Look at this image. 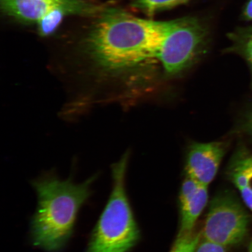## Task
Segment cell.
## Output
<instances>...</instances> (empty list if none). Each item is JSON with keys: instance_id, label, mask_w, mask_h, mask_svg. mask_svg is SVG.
Returning a JSON list of instances; mask_svg holds the SVG:
<instances>
[{"instance_id": "obj_1", "label": "cell", "mask_w": 252, "mask_h": 252, "mask_svg": "<svg viewBox=\"0 0 252 252\" xmlns=\"http://www.w3.org/2000/svg\"><path fill=\"white\" fill-rule=\"evenodd\" d=\"M171 23L107 9L84 39L81 58L73 62L75 70L98 87L127 81L146 63H156L157 50Z\"/></svg>"}, {"instance_id": "obj_2", "label": "cell", "mask_w": 252, "mask_h": 252, "mask_svg": "<svg viewBox=\"0 0 252 252\" xmlns=\"http://www.w3.org/2000/svg\"><path fill=\"white\" fill-rule=\"evenodd\" d=\"M97 173L81 184L72 178L61 180L47 173L32 181L37 197L30 222V238L34 247L46 252H61L72 237L81 208L92 194L91 186Z\"/></svg>"}, {"instance_id": "obj_3", "label": "cell", "mask_w": 252, "mask_h": 252, "mask_svg": "<svg viewBox=\"0 0 252 252\" xmlns=\"http://www.w3.org/2000/svg\"><path fill=\"white\" fill-rule=\"evenodd\" d=\"M128 157L126 153L111 166V193L84 252H130L140 240V230L126 189Z\"/></svg>"}, {"instance_id": "obj_4", "label": "cell", "mask_w": 252, "mask_h": 252, "mask_svg": "<svg viewBox=\"0 0 252 252\" xmlns=\"http://www.w3.org/2000/svg\"><path fill=\"white\" fill-rule=\"evenodd\" d=\"M207 42L206 29L196 19L171 21L156 57L163 76L178 78L190 70L206 52Z\"/></svg>"}, {"instance_id": "obj_5", "label": "cell", "mask_w": 252, "mask_h": 252, "mask_svg": "<svg viewBox=\"0 0 252 252\" xmlns=\"http://www.w3.org/2000/svg\"><path fill=\"white\" fill-rule=\"evenodd\" d=\"M250 219L236 198L222 193L213 198L201 238L226 248L240 244L247 235Z\"/></svg>"}, {"instance_id": "obj_6", "label": "cell", "mask_w": 252, "mask_h": 252, "mask_svg": "<svg viewBox=\"0 0 252 252\" xmlns=\"http://www.w3.org/2000/svg\"><path fill=\"white\" fill-rule=\"evenodd\" d=\"M6 14L27 22H38L55 9L63 8L70 14L96 13L97 7L86 0H1Z\"/></svg>"}, {"instance_id": "obj_7", "label": "cell", "mask_w": 252, "mask_h": 252, "mask_svg": "<svg viewBox=\"0 0 252 252\" xmlns=\"http://www.w3.org/2000/svg\"><path fill=\"white\" fill-rule=\"evenodd\" d=\"M224 141L194 143L189 146L186 157L187 176L204 187H209L219 171L226 150Z\"/></svg>"}, {"instance_id": "obj_8", "label": "cell", "mask_w": 252, "mask_h": 252, "mask_svg": "<svg viewBox=\"0 0 252 252\" xmlns=\"http://www.w3.org/2000/svg\"><path fill=\"white\" fill-rule=\"evenodd\" d=\"M227 173L246 206L252 211V153L245 149L238 150L229 163Z\"/></svg>"}, {"instance_id": "obj_9", "label": "cell", "mask_w": 252, "mask_h": 252, "mask_svg": "<svg viewBox=\"0 0 252 252\" xmlns=\"http://www.w3.org/2000/svg\"><path fill=\"white\" fill-rule=\"evenodd\" d=\"M208 187L201 186L196 193L185 202L181 203V225L179 234L193 231L195 224L205 207L209 194Z\"/></svg>"}, {"instance_id": "obj_10", "label": "cell", "mask_w": 252, "mask_h": 252, "mask_svg": "<svg viewBox=\"0 0 252 252\" xmlns=\"http://www.w3.org/2000/svg\"><path fill=\"white\" fill-rule=\"evenodd\" d=\"M189 0H134L132 6L138 10L151 15L157 12L184 4Z\"/></svg>"}, {"instance_id": "obj_11", "label": "cell", "mask_w": 252, "mask_h": 252, "mask_svg": "<svg viewBox=\"0 0 252 252\" xmlns=\"http://www.w3.org/2000/svg\"><path fill=\"white\" fill-rule=\"evenodd\" d=\"M231 38L232 51L243 57L252 69V34L242 30L233 34Z\"/></svg>"}, {"instance_id": "obj_12", "label": "cell", "mask_w": 252, "mask_h": 252, "mask_svg": "<svg viewBox=\"0 0 252 252\" xmlns=\"http://www.w3.org/2000/svg\"><path fill=\"white\" fill-rule=\"evenodd\" d=\"M70 14L63 8L55 9L40 19L37 22L38 30L41 36H47L54 33L65 15Z\"/></svg>"}, {"instance_id": "obj_13", "label": "cell", "mask_w": 252, "mask_h": 252, "mask_svg": "<svg viewBox=\"0 0 252 252\" xmlns=\"http://www.w3.org/2000/svg\"><path fill=\"white\" fill-rule=\"evenodd\" d=\"M201 238V233L194 231L178 234L170 252H194Z\"/></svg>"}, {"instance_id": "obj_14", "label": "cell", "mask_w": 252, "mask_h": 252, "mask_svg": "<svg viewBox=\"0 0 252 252\" xmlns=\"http://www.w3.org/2000/svg\"><path fill=\"white\" fill-rule=\"evenodd\" d=\"M194 252H226V248L221 245L201 238Z\"/></svg>"}, {"instance_id": "obj_15", "label": "cell", "mask_w": 252, "mask_h": 252, "mask_svg": "<svg viewBox=\"0 0 252 252\" xmlns=\"http://www.w3.org/2000/svg\"><path fill=\"white\" fill-rule=\"evenodd\" d=\"M243 127L244 130L252 137V110L246 117Z\"/></svg>"}, {"instance_id": "obj_16", "label": "cell", "mask_w": 252, "mask_h": 252, "mask_svg": "<svg viewBox=\"0 0 252 252\" xmlns=\"http://www.w3.org/2000/svg\"><path fill=\"white\" fill-rule=\"evenodd\" d=\"M244 17L248 20L252 21V0H250L244 9Z\"/></svg>"}, {"instance_id": "obj_17", "label": "cell", "mask_w": 252, "mask_h": 252, "mask_svg": "<svg viewBox=\"0 0 252 252\" xmlns=\"http://www.w3.org/2000/svg\"><path fill=\"white\" fill-rule=\"evenodd\" d=\"M243 30L245 31V32H248L249 33L252 34V27L248 28H247V29H244Z\"/></svg>"}, {"instance_id": "obj_18", "label": "cell", "mask_w": 252, "mask_h": 252, "mask_svg": "<svg viewBox=\"0 0 252 252\" xmlns=\"http://www.w3.org/2000/svg\"><path fill=\"white\" fill-rule=\"evenodd\" d=\"M248 252H252V239L250 242V246H249Z\"/></svg>"}]
</instances>
